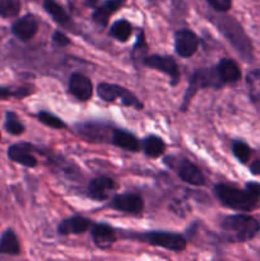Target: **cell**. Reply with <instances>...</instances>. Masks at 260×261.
I'll use <instances>...</instances> for the list:
<instances>
[{
    "label": "cell",
    "mask_w": 260,
    "mask_h": 261,
    "mask_svg": "<svg viewBox=\"0 0 260 261\" xmlns=\"http://www.w3.org/2000/svg\"><path fill=\"white\" fill-rule=\"evenodd\" d=\"M69 92L78 101L86 102L93 96V84H92L91 79L84 74L74 73L69 78Z\"/></svg>",
    "instance_id": "30bf717a"
},
{
    "label": "cell",
    "mask_w": 260,
    "mask_h": 261,
    "mask_svg": "<svg viewBox=\"0 0 260 261\" xmlns=\"http://www.w3.org/2000/svg\"><path fill=\"white\" fill-rule=\"evenodd\" d=\"M30 145L28 144H13L8 148V157L13 162L19 163L24 167L33 168L37 166V160L31 153Z\"/></svg>",
    "instance_id": "2e32d148"
},
{
    "label": "cell",
    "mask_w": 260,
    "mask_h": 261,
    "mask_svg": "<svg viewBox=\"0 0 260 261\" xmlns=\"http://www.w3.org/2000/svg\"><path fill=\"white\" fill-rule=\"evenodd\" d=\"M143 64L150 69H155L167 74L171 78V86H176L180 81V70L173 58L163 55H150L143 59Z\"/></svg>",
    "instance_id": "52a82bcc"
},
{
    "label": "cell",
    "mask_w": 260,
    "mask_h": 261,
    "mask_svg": "<svg viewBox=\"0 0 260 261\" xmlns=\"http://www.w3.org/2000/svg\"><path fill=\"white\" fill-rule=\"evenodd\" d=\"M217 71L221 81L226 83H236L242 78V73L237 63L232 59H222L217 65Z\"/></svg>",
    "instance_id": "ac0fdd59"
},
{
    "label": "cell",
    "mask_w": 260,
    "mask_h": 261,
    "mask_svg": "<svg viewBox=\"0 0 260 261\" xmlns=\"http://www.w3.org/2000/svg\"><path fill=\"white\" fill-rule=\"evenodd\" d=\"M246 84L249 88L250 98L252 101H259L260 99V69L250 71L246 76Z\"/></svg>",
    "instance_id": "cb8c5ba5"
},
{
    "label": "cell",
    "mask_w": 260,
    "mask_h": 261,
    "mask_svg": "<svg viewBox=\"0 0 260 261\" xmlns=\"http://www.w3.org/2000/svg\"><path fill=\"white\" fill-rule=\"evenodd\" d=\"M38 31V22L35 15L25 14L13 24L12 32L18 40L30 41Z\"/></svg>",
    "instance_id": "7c38bea8"
},
{
    "label": "cell",
    "mask_w": 260,
    "mask_h": 261,
    "mask_svg": "<svg viewBox=\"0 0 260 261\" xmlns=\"http://www.w3.org/2000/svg\"><path fill=\"white\" fill-rule=\"evenodd\" d=\"M53 41L56 46H59V47H64V46H66L70 43V40H69L68 36L64 35L61 31H55V32H54Z\"/></svg>",
    "instance_id": "4dcf8cb0"
},
{
    "label": "cell",
    "mask_w": 260,
    "mask_h": 261,
    "mask_svg": "<svg viewBox=\"0 0 260 261\" xmlns=\"http://www.w3.org/2000/svg\"><path fill=\"white\" fill-rule=\"evenodd\" d=\"M206 2L214 10L219 13L228 12L232 7V0H206Z\"/></svg>",
    "instance_id": "f546056e"
},
{
    "label": "cell",
    "mask_w": 260,
    "mask_h": 261,
    "mask_svg": "<svg viewBox=\"0 0 260 261\" xmlns=\"http://www.w3.org/2000/svg\"><path fill=\"white\" fill-rule=\"evenodd\" d=\"M43 8H45L46 12L51 15L54 20H55L58 24L65 25L66 28H69L68 25L70 24V17H69L68 13L65 12L63 7H61L59 3H56L55 0H45L43 2Z\"/></svg>",
    "instance_id": "44dd1931"
},
{
    "label": "cell",
    "mask_w": 260,
    "mask_h": 261,
    "mask_svg": "<svg viewBox=\"0 0 260 261\" xmlns=\"http://www.w3.org/2000/svg\"><path fill=\"white\" fill-rule=\"evenodd\" d=\"M125 3H126V0H107V2H105L101 7L97 8V9L94 10L92 18H93V20L98 25L106 27V25L109 24L110 17H111L114 13H116L119 9H121V8L124 7Z\"/></svg>",
    "instance_id": "e0dca14e"
},
{
    "label": "cell",
    "mask_w": 260,
    "mask_h": 261,
    "mask_svg": "<svg viewBox=\"0 0 260 261\" xmlns=\"http://www.w3.org/2000/svg\"><path fill=\"white\" fill-rule=\"evenodd\" d=\"M37 119H38V121L42 122L43 125H46V126H48V127H53V129L60 130V129H65L66 127L65 122H64L60 117H58V116H55V115L51 114V112L40 111L37 114Z\"/></svg>",
    "instance_id": "4316f807"
},
{
    "label": "cell",
    "mask_w": 260,
    "mask_h": 261,
    "mask_svg": "<svg viewBox=\"0 0 260 261\" xmlns=\"http://www.w3.org/2000/svg\"><path fill=\"white\" fill-rule=\"evenodd\" d=\"M250 172L255 176L260 175V160L254 161V162L250 165Z\"/></svg>",
    "instance_id": "d6a6232c"
},
{
    "label": "cell",
    "mask_w": 260,
    "mask_h": 261,
    "mask_svg": "<svg viewBox=\"0 0 260 261\" xmlns=\"http://www.w3.org/2000/svg\"><path fill=\"white\" fill-rule=\"evenodd\" d=\"M222 231L229 242H246L260 232V222L247 214L228 216L222 222Z\"/></svg>",
    "instance_id": "6da1fadb"
},
{
    "label": "cell",
    "mask_w": 260,
    "mask_h": 261,
    "mask_svg": "<svg viewBox=\"0 0 260 261\" xmlns=\"http://www.w3.org/2000/svg\"><path fill=\"white\" fill-rule=\"evenodd\" d=\"M93 223L91 219L82 216H74L66 218L58 226V232L63 236L66 234H82L86 233L89 228H92Z\"/></svg>",
    "instance_id": "4fadbf2b"
},
{
    "label": "cell",
    "mask_w": 260,
    "mask_h": 261,
    "mask_svg": "<svg viewBox=\"0 0 260 261\" xmlns=\"http://www.w3.org/2000/svg\"><path fill=\"white\" fill-rule=\"evenodd\" d=\"M231 148L232 153H233V155L237 158L239 162H249V160L251 158V148L249 147V144H246V143L242 142V140H233Z\"/></svg>",
    "instance_id": "484cf974"
},
{
    "label": "cell",
    "mask_w": 260,
    "mask_h": 261,
    "mask_svg": "<svg viewBox=\"0 0 260 261\" xmlns=\"http://www.w3.org/2000/svg\"><path fill=\"white\" fill-rule=\"evenodd\" d=\"M0 139H2V134H0Z\"/></svg>",
    "instance_id": "e575fe53"
},
{
    "label": "cell",
    "mask_w": 260,
    "mask_h": 261,
    "mask_svg": "<svg viewBox=\"0 0 260 261\" xmlns=\"http://www.w3.org/2000/svg\"><path fill=\"white\" fill-rule=\"evenodd\" d=\"M223 82L221 81L218 75V71L216 69L212 68H201L194 71L193 75L189 79V86L186 89L185 94H184V101L181 103L180 110L181 111H186L190 103L191 98L196 94L199 89L204 88H221L223 86Z\"/></svg>",
    "instance_id": "3957f363"
},
{
    "label": "cell",
    "mask_w": 260,
    "mask_h": 261,
    "mask_svg": "<svg viewBox=\"0 0 260 261\" xmlns=\"http://www.w3.org/2000/svg\"><path fill=\"white\" fill-rule=\"evenodd\" d=\"M219 30L223 33L224 37L229 41V43L236 48V51L242 56L244 60H252L254 58L252 43L239 22L231 19V18H227V19L219 22Z\"/></svg>",
    "instance_id": "277c9868"
},
{
    "label": "cell",
    "mask_w": 260,
    "mask_h": 261,
    "mask_svg": "<svg viewBox=\"0 0 260 261\" xmlns=\"http://www.w3.org/2000/svg\"><path fill=\"white\" fill-rule=\"evenodd\" d=\"M177 175L184 182L190 184L193 186H203L205 185V178L203 172L199 170L198 166L194 165L190 161L184 160L177 168Z\"/></svg>",
    "instance_id": "9a60e30c"
},
{
    "label": "cell",
    "mask_w": 260,
    "mask_h": 261,
    "mask_svg": "<svg viewBox=\"0 0 260 261\" xmlns=\"http://www.w3.org/2000/svg\"><path fill=\"white\" fill-rule=\"evenodd\" d=\"M111 142L116 147L122 148L125 150H130V152H138L140 149L139 140L133 134L121 129H116L112 132Z\"/></svg>",
    "instance_id": "d6986e66"
},
{
    "label": "cell",
    "mask_w": 260,
    "mask_h": 261,
    "mask_svg": "<svg viewBox=\"0 0 260 261\" xmlns=\"http://www.w3.org/2000/svg\"><path fill=\"white\" fill-rule=\"evenodd\" d=\"M199 37L190 30H180L175 33V50L181 58H191L198 51Z\"/></svg>",
    "instance_id": "ba28073f"
},
{
    "label": "cell",
    "mask_w": 260,
    "mask_h": 261,
    "mask_svg": "<svg viewBox=\"0 0 260 261\" xmlns=\"http://www.w3.org/2000/svg\"><path fill=\"white\" fill-rule=\"evenodd\" d=\"M4 129L7 130L9 134L12 135H20L24 133V125L20 122L19 117L17 114L12 111H8L5 114V122H4Z\"/></svg>",
    "instance_id": "d4e9b609"
},
{
    "label": "cell",
    "mask_w": 260,
    "mask_h": 261,
    "mask_svg": "<svg viewBox=\"0 0 260 261\" xmlns=\"http://www.w3.org/2000/svg\"><path fill=\"white\" fill-rule=\"evenodd\" d=\"M20 12L19 0H0V15L3 18L17 17Z\"/></svg>",
    "instance_id": "83f0119b"
},
{
    "label": "cell",
    "mask_w": 260,
    "mask_h": 261,
    "mask_svg": "<svg viewBox=\"0 0 260 261\" xmlns=\"http://www.w3.org/2000/svg\"><path fill=\"white\" fill-rule=\"evenodd\" d=\"M214 194L224 206L235 211L251 212L257 206V198L247 190H241L235 186L218 184L214 186Z\"/></svg>",
    "instance_id": "7a4b0ae2"
},
{
    "label": "cell",
    "mask_w": 260,
    "mask_h": 261,
    "mask_svg": "<svg viewBox=\"0 0 260 261\" xmlns=\"http://www.w3.org/2000/svg\"><path fill=\"white\" fill-rule=\"evenodd\" d=\"M246 190L249 191L251 195H254L255 198L260 199V182H255V181H250V182H246L245 185Z\"/></svg>",
    "instance_id": "1f68e13d"
},
{
    "label": "cell",
    "mask_w": 260,
    "mask_h": 261,
    "mask_svg": "<svg viewBox=\"0 0 260 261\" xmlns=\"http://www.w3.org/2000/svg\"><path fill=\"white\" fill-rule=\"evenodd\" d=\"M31 94V91L27 87H18V88H10V87H0V99H7L8 97H15V98H24L25 96Z\"/></svg>",
    "instance_id": "f1b7e54d"
},
{
    "label": "cell",
    "mask_w": 260,
    "mask_h": 261,
    "mask_svg": "<svg viewBox=\"0 0 260 261\" xmlns=\"http://www.w3.org/2000/svg\"><path fill=\"white\" fill-rule=\"evenodd\" d=\"M166 144L157 135H148L143 140V150L150 158H158L165 153Z\"/></svg>",
    "instance_id": "7402d4cb"
},
{
    "label": "cell",
    "mask_w": 260,
    "mask_h": 261,
    "mask_svg": "<svg viewBox=\"0 0 260 261\" xmlns=\"http://www.w3.org/2000/svg\"><path fill=\"white\" fill-rule=\"evenodd\" d=\"M0 254L17 256L20 254V245L13 229H7L0 237Z\"/></svg>",
    "instance_id": "ffe728a7"
},
{
    "label": "cell",
    "mask_w": 260,
    "mask_h": 261,
    "mask_svg": "<svg viewBox=\"0 0 260 261\" xmlns=\"http://www.w3.org/2000/svg\"><path fill=\"white\" fill-rule=\"evenodd\" d=\"M116 184L114 180L110 177H96L88 184V189H87V194L89 198L94 201H105L109 199L110 194L115 190Z\"/></svg>",
    "instance_id": "8fae6325"
},
{
    "label": "cell",
    "mask_w": 260,
    "mask_h": 261,
    "mask_svg": "<svg viewBox=\"0 0 260 261\" xmlns=\"http://www.w3.org/2000/svg\"><path fill=\"white\" fill-rule=\"evenodd\" d=\"M91 234L94 245L98 249L107 250L116 242V233H115L114 228L106 223H98L92 226Z\"/></svg>",
    "instance_id": "5bb4252c"
},
{
    "label": "cell",
    "mask_w": 260,
    "mask_h": 261,
    "mask_svg": "<svg viewBox=\"0 0 260 261\" xmlns=\"http://www.w3.org/2000/svg\"><path fill=\"white\" fill-rule=\"evenodd\" d=\"M133 32V25L130 24L127 20L120 19L115 22L110 28V35L115 38V40L120 41V42H126L130 38Z\"/></svg>",
    "instance_id": "603a6c76"
},
{
    "label": "cell",
    "mask_w": 260,
    "mask_h": 261,
    "mask_svg": "<svg viewBox=\"0 0 260 261\" xmlns=\"http://www.w3.org/2000/svg\"><path fill=\"white\" fill-rule=\"evenodd\" d=\"M97 93L99 98L106 102L119 101L122 106L134 107L135 110H143L144 105L138 99V97L132 91L126 89L125 87L117 86V84L99 83L97 86Z\"/></svg>",
    "instance_id": "8992f818"
},
{
    "label": "cell",
    "mask_w": 260,
    "mask_h": 261,
    "mask_svg": "<svg viewBox=\"0 0 260 261\" xmlns=\"http://www.w3.org/2000/svg\"><path fill=\"white\" fill-rule=\"evenodd\" d=\"M88 2H89V3H96L97 0H88Z\"/></svg>",
    "instance_id": "836d02e7"
},
{
    "label": "cell",
    "mask_w": 260,
    "mask_h": 261,
    "mask_svg": "<svg viewBox=\"0 0 260 261\" xmlns=\"http://www.w3.org/2000/svg\"><path fill=\"white\" fill-rule=\"evenodd\" d=\"M110 205L116 211L122 212V213L138 216L143 212L144 201L137 194H120V195L114 196Z\"/></svg>",
    "instance_id": "9c48e42d"
},
{
    "label": "cell",
    "mask_w": 260,
    "mask_h": 261,
    "mask_svg": "<svg viewBox=\"0 0 260 261\" xmlns=\"http://www.w3.org/2000/svg\"><path fill=\"white\" fill-rule=\"evenodd\" d=\"M133 239L139 240L152 246L162 247L170 251L180 252L186 247L185 237L177 233H168V232H145V233L132 234Z\"/></svg>",
    "instance_id": "5b68a950"
}]
</instances>
